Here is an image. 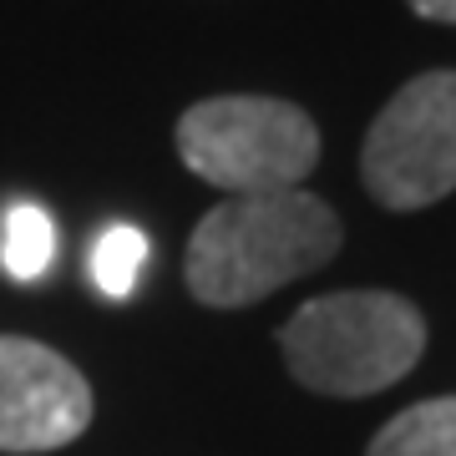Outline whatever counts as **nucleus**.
<instances>
[{
	"label": "nucleus",
	"instance_id": "1",
	"mask_svg": "<svg viewBox=\"0 0 456 456\" xmlns=\"http://www.w3.org/2000/svg\"><path fill=\"white\" fill-rule=\"evenodd\" d=\"M340 254V218L325 198L289 188V193L224 198L198 218L183 279L198 305L244 310L264 294L284 289L289 279L325 269Z\"/></svg>",
	"mask_w": 456,
	"mask_h": 456
},
{
	"label": "nucleus",
	"instance_id": "2",
	"mask_svg": "<svg viewBox=\"0 0 456 456\" xmlns=\"http://www.w3.org/2000/svg\"><path fill=\"white\" fill-rule=\"evenodd\" d=\"M279 350L305 391L350 401L411 375L426 350V320L391 289L320 294L279 330Z\"/></svg>",
	"mask_w": 456,
	"mask_h": 456
},
{
	"label": "nucleus",
	"instance_id": "3",
	"mask_svg": "<svg viewBox=\"0 0 456 456\" xmlns=\"http://www.w3.org/2000/svg\"><path fill=\"white\" fill-rule=\"evenodd\" d=\"M178 158L218 193H289L320 163V127L279 97H208L178 117Z\"/></svg>",
	"mask_w": 456,
	"mask_h": 456
},
{
	"label": "nucleus",
	"instance_id": "4",
	"mask_svg": "<svg viewBox=\"0 0 456 456\" xmlns=\"http://www.w3.org/2000/svg\"><path fill=\"white\" fill-rule=\"evenodd\" d=\"M360 178L395 213L456 193V71H426L395 92L365 132Z\"/></svg>",
	"mask_w": 456,
	"mask_h": 456
},
{
	"label": "nucleus",
	"instance_id": "5",
	"mask_svg": "<svg viewBox=\"0 0 456 456\" xmlns=\"http://www.w3.org/2000/svg\"><path fill=\"white\" fill-rule=\"evenodd\" d=\"M92 426V386L41 340L0 335V452H56Z\"/></svg>",
	"mask_w": 456,
	"mask_h": 456
},
{
	"label": "nucleus",
	"instance_id": "6",
	"mask_svg": "<svg viewBox=\"0 0 456 456\" xmlns=\"http://www.w3.org/2000/svg\"><path fill=\"white\" fill-rule=\"evenodd\" d=\"M365 456H456V395H436L401 411L375 431Z\"/></svg>",
	"mask_w": 456,
	"mask_h": 456
},
{
	"label": "nucleus",
	"instance_id": "7",
	"mask_svg": "<svg viewBox=\"0 0 456 456\" xmlns=\"http://www.w3.org/2000/svg\"><path fill=\"white\" fill-rule=\"evenodd\" d=\"M56 259V224L41 203H16L0 224V264L11 279H41Z\"/></svg>",
	"mask_w": 456,
	"mask_h": 456
},
{
	"label": "nucleus",
	"instance_id": "8",
	"mask_svg": "<svg viewBox=\"0 0 456 456\" xmlns=\"http://www.w3.org/2000/svg\"><path fill=\"white\" fill-rule=\"evenodd\" d=\"M142 259H147V239L137 228H127V224L107 228L97 239V248H92V279H97V289L107 299H127L137 289Z\"/></svg>",
	"mask_w": 456,
	"mask_h": 456
},
{
	"label": "nucleus",
	"instance_id": "9",
	"mask_svg": "<svg viewBox=\"0 0 456 456\" xmlns=\"http://www.w3.org/2000/svg\"><path fill=\"white\" fill-rule=\"evenodd\" d=\"M406 5L421 20H446V26H456V0H406Z\"/></svg>",
	"mask_w": 456,
	"mask_h": 456
}]
</instances>
